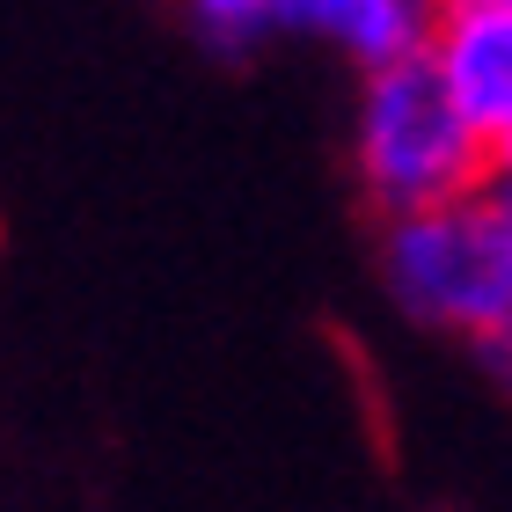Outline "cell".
Instances as JSON below:
<instances>
[{"instance_id":"6da1fadb","label":"cell","mask_w":512,"mask_h":512,"mask_svg":"<svg viewBox=\"0 0 512 512\" xmlns=\"http://www.w3.org/2000/svg\"><path fill=\"white\" fill-rule=\"evenodd\" d=\"M352 176L381 220L491 191V132L447 96L432 59L374 66L352 103Z\"/></svg>"},{"instance_id":"277c9868","label":"cell","mask_w":512,"mask_h":512,"mask_svg":"<svg viewBox=\"0 0 512 512\" xmlns=\"http://www.w3.org/2000/svg\"><path fill=\"white\" fill-rule=\"evenodd\" d=\"M271 15H278V30L322 37V44H337L352 66L374 74V66L425 59L439 0H271Z\"/></svg>"},{"instance_id":"52a82bcc","label":"cell","mask_w":512,"mask_h":512,"mask_svg":"<svg viewBox=\"0 0 512 512\" xmlns=\"http://www.w3.org/2000/svg\"><path fill=\"white\" fill-rule=\"evenodd\" d=\"M483 352H491V366H498V374L512 381V315L498 322V337H491V344H483Z\"/></svg>"},{"instance_id":"8992f818","label":"cell","mask_w":512,"mask_h":512,"mask_svg":"<svg viewBox=\"0 0 512 512\" xmlns=\"http://www.w3.org/2000/svg\"><path fill=\"white\" fill-rule=\"evenodd\" d=\"M491 191H505V198H512V125L491 139Z\"/></svg>"},{"instance_id":"3957f363","label":"cell","mask_w":512,"mask_h":512,"mask_svg":"<svg viewBox=\"0 0 512 512\" xmlns=\"http://www.w3.org/2000/svg\"><path fill=\"white\" fill-rule=\"evenodd\" d=\"M425 59L491 139L512 125V0H439Z\"/></svg>"},{"instance_id":"7a4b0ae2","label":"cell","mask_w":512,"mask_h":512,"mask_svg":"<svg viewBox=\"0 0 512 512\" xmlns=\"http://www.w3.org/2000/svg\"><path fill=\"white\" fill-rule=\"evenodd\" d=\"M381 286L410 322L491 344L512 315V198L476 191L381 220Z\"/></svg>"},{"instance_id":"5b68a950","label":"cell","mask_w":512,"mask_h":512,"mask_svg":"<svg viewBox=\"0 0 512 512\" xmlns=\"http://www.w3.org/2000/svg\"><path fill=\"white\" fill-rule=\"evenodd\" d=\"M183 15H191V30L205 44H220V52H249L264 30H278L271 0H183Z\"/></svg>"}]
</instances>
